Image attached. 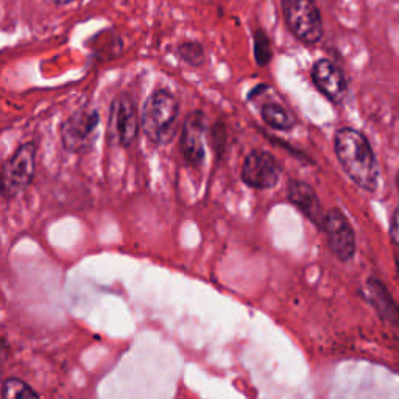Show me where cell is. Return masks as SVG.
Instances as JSON below:
<instances>
[{
	"label": "cell",
	"instance_id": "cell-1",
	"mask_svg": "<svg viewBox=\"0 0 399 399\" xmlns=\"http://www.w3.org/2000/svg\"><path fill=\"white\" fill-rule=\"evenodd\" d=\"M334 148L342 169L347 172L351 181L364 191H376L379 164L369 139L354 128H340L335 133Z\"/></svg>",
	"mask_w": 399,
	"mask_h": 399
},
{
	"label": "cell",
	"instance_id": "cell-2",
	"mask_svg": "<svg viewBox=\"0 0 399 399\" xmlns=\"http://www.w3.org/2000/svg\"><path fill=\"white\" fill-rule=\"evenodd\" d=\"M179 114L176 97L167 89L154 91L144 105L140 125L152 142L162 145L174 137Z\"/></svg>",
	"mask_w": 399,
	"mask_h": 399
},
{
	"label": "cell",
	"instance_id": "cell-3",
	"mask_svg": "<svg viewBox=\"0 0 399 399\" xmlns=\"http://www.w3.org/2000/svg\"><path fill=\"white\" fill-rule=\"evenodd\" d=\"M281 10L288 30L300 43L314 45L322 41V13L314 0H281Z\"/></svg>",
	"mask_w": 399,
	"mask_h": 399
},
{
	"label": "cell",
	"instance_id": "cell-4",
	"mask_svg": "<svg viewBox=\"0 0 399 399\" xmlns=\"http://www.w3.org/2000/svg\"><path fill=\"white\" fill-rule=\"evenodd\" d=\"M36 174V147L33 142L21 145L0 169V197L10 200L23 192Z\"/></svg>",
	"mask_w": 399,
	"mask_h": 399
},
{
	"label": "cell",
	"instance_id": "cell-5",
	"mask_svg": "<svg viewBox=\"0 0 399 399\" xmlns=\"http://www.w3.org/2000/svg\"><path fill=\"white\" fill-rule=\"evenodd\" d=\"M100 116L96 109H78L61 125V142L70 153L88 152L96 142Z\"/></svg>",
	"mask_w": 399,
	"mask_h": 399
},
{
	"label": "cell",
	"instance_id": "cell-6",
	"mask_svg": "<svg viewBox=\"0 0 399 399\" xmlns=\"http://www.w3.org/2000/svg\"><path fill=\"white\" fill-rule=\"evenodd\" d=\"M139 133V119L135 101L128 96L117 97L109 108L108 136L113 144L130 147Z\"/></svg>",
	"mask_w": 399,
	"mask_h": 399
},
{
	"label": "cell",
	"instance_id": "cell-7",
	"mask_svg": "<svg viewBox=\"0 0 399 399\" xmlns=\"http://www.w3.org/2000/svg\"><path fill=\"white\" fill-rule=\"evenodd\" d=\"M322 230L326 234L331 252L340 261L353 259L356 254L354 230L340 209H332L325 214Z\"/></svg>",
	"mask_w": 399,
	"mask_h": 399
},
{
	"label": "cell",
	"instance_id": "cell-8",
	"mask_svg": "<svg viewBox=\"0 0 399 399\" xmlns=\"http://www.w3.org/2000/svg\"><path fill=\"white\" fill-rule=\"evenodd\" d=\"M281 166L269 152L253 150L242 166V179L253 189H271L279 181Z\"/></svg>",
	"mask_w": 399,
	"mask_h": 399
},
{
	"label": "cell",
	"instance_id": "cell-9",
	"mask_svg": "<svg viewBox=\"0 0 399 399\" xmlns=\"http://www.w3.org/2000/svg\"><path fill=\"white\" fill-rule=\"evenodd\" d=\"M310 77L312 82L317 86V89L322 92L326 99L334 101V103H340V101L347 97L348 83L345 74H343L342 69L331 60H318L314 67H312Z\"/></svg>",
	"mask_w": 399,
	"mask_h": 399
},
{
	"label": "cell",
	"instance_id": "cell-10",
	"mask_svg": "<svg viewBox=\"0 0 399 399\" xmlns=\"http://www.w3.org/2000/svg\"><path fill=\"white\" fill-rule=\"evenodd\" d=\"M205 135H206V120L200 111L192 113L187 117L183 131H181V153L187 164L193 167L201 166L205 161Z\"/></svg>",
	"mask_w": 399,
	"mask_h": 399
},
{
	"label": "cell",
	"instance_id": "cell-11",
	"mask_svg": "<svg viewBox=\"0 0 399 399\" xmlns=\"http://www.w3.org/2000/svg\"><path fill=\"white\" fill-rule=\"evenodd\" d=\"M287 193H288V200H291L312 223H315L317 226L322 228L325 213L314 189L306 183L293 179V181L288 183Z\"/></svg>",
	"mask_w": 399,
	"mask_h": 399
},
{
	"label": "cell",
	"instance_id": "cell-12",
	"mask_svg": "<svg viewBox=\"0 0 399 399\" xmlns=\"http://www.w3.org/2000/svg\"><path fill=\"white\" fill-rule=\"evenodd\" d=\"M366 293H369V300L378 310L379 317L386 320L388 325L399 327V306L388 293L386 286L381 281L371 278L366 283Z\"/></svg>",
	"mask_w": 399,
	"mask_h": 399
},
{
	"label": "cell",
	"instance_id": "cell-13",
	"mask_svg": "<svg viewBox=\"0 0 399 399\" xmlns=\"http://www.w3.org/2000/svg\"><path fill=\"white\" fill-rule=\"evenodd\" d=\"M262 119L269 127L275 130H291L295 125L293 116L284 106L273 103V101L262 106Z\"/></svg>",
	"mask_w": 399,
	"mask_h": 399
},
{
	"label": "cell",
	"instance_id": "cell-14",
	"mask_svg": "<svg viewBox=\"0 0 399 399\" xmlns=\"http://www.w3.org/2000/svg\"><path fill=\"white\" fill-rule=\"evenodd\" d=\"M0 395L5 399H28V398H39V393L35 392L27 382H23L18 378H10L2 382L0 386Z\"/></svg>",
	"mask_w": 399,
	"mask_h": 399
},
{
	"label": "cell",
	"instance_id": "cell-15",
	"mask_svg": "<svg viewBox=\"0 0 399 399\" xmlns=\"http://www.w3.org/2000/svg\"><path fill=\"white\" fill-rule=\"evenodd\" d=\"M179 58L191 66H201L206 61V53L203 45L197 41H184L178 45L176 49Z\"/></svg>",
	"mask_w": 399,
	"mask_h": 399
},
{
	"label": "cell",
	"instance_id": "cell-16",
	"mask_svg": "<svg viewBox=\"0 0 399 399\" xmlns=\"http://www.w3.org/2000/svg\"><path fill=\"white\" fill-rule=\"evenodd\" d=\"M254 36V58L259 66H267L271 61V44L269 36L265 35L262 28H256L253 31Z\"/></svg>",
	"mask_w": 399,
	"mask_h": 399
},
{
	"label": "cell",
	"instance_id": "cell-17",
	"mask_svg": "<svg viewBox=\"0 0 399 399\" xmlns=\"http://www.w3.org/2000/svg\"><path fill=\"white\" fill-rule=\"evenodd\" d=\"M392 239L399 247V208H396V210L393 213V218H392Z\"/></svg>",
	"mask_w": 399,
	"mask_h": 399
},
{
	"label": "cell",
	"instance_id": "cell-18",
	"mask_svg": "<svg viewBox=\"0 0 399 399\" xmlns=\"http://www.w3.org/2000/svg\"><path fill=\"white\" fill-rule=\"evenodd\" d=\"M8 354H10V348H8L6 343L0 339V362H4Z\"/></svg>",
	"mask_w": 399,
	"mask_h": 399
},
{
	"label": "cell",
	"instance_id": "cell-19",
	"mask_svg": "<svg viewBox=\"0 0 399 399\" xmlns=\"http://www.w3.org/2000/svg\"><path fill=\"white\" fill-rule=\"evenodd\" d=\"M52 2H55L57 5H67L70 2H74V0H52Z\"/></svg>",
	"mask_w": 399,
	"mask_h": 399
}]
</instances>
